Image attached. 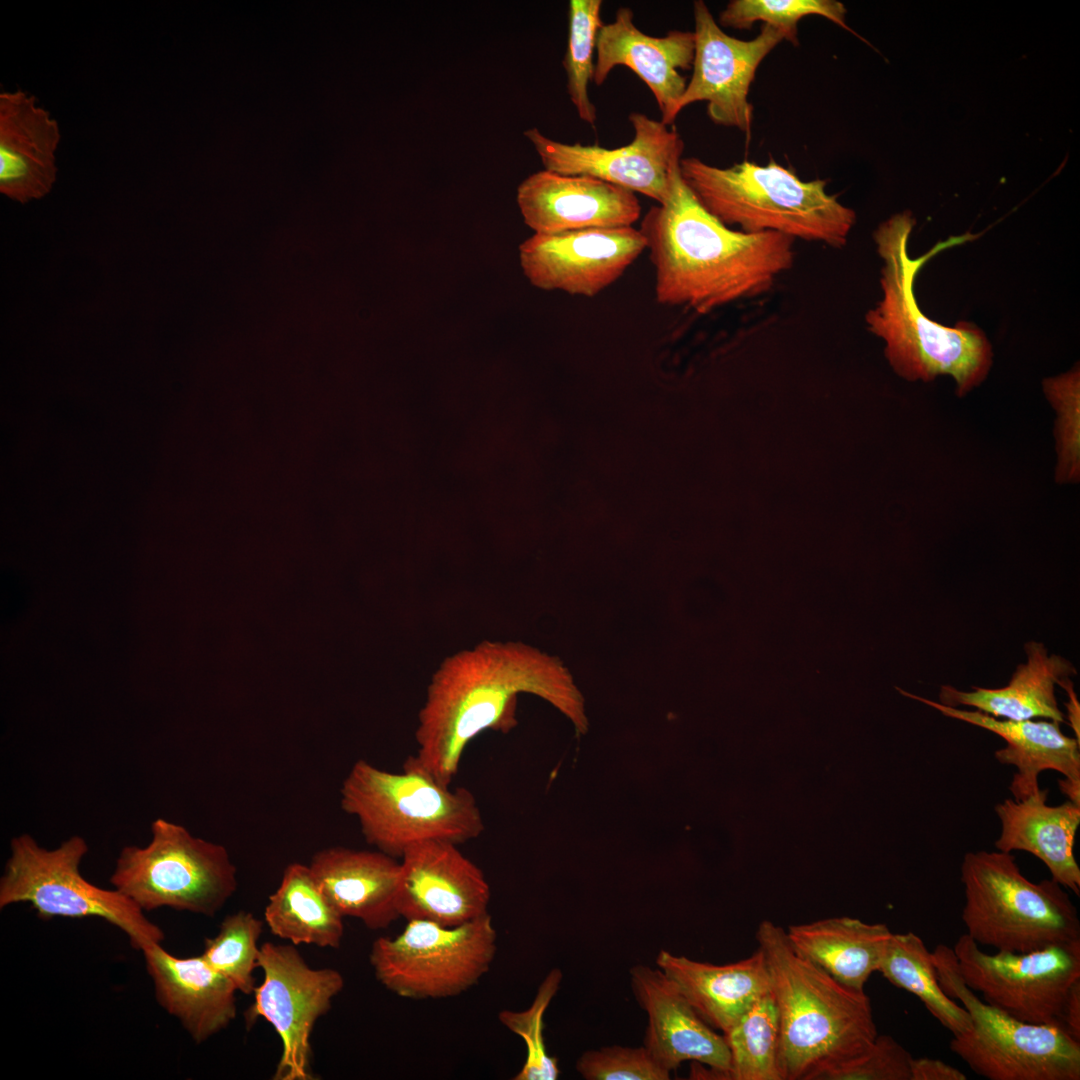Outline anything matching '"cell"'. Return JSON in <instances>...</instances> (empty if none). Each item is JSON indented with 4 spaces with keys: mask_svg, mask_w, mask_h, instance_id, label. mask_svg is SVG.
<instances>
[{
    "mask_svg": "<svg viewBox=\"0 0 1080 1080\" xmlns=\"http://www.w3.org/2000/svg\"><path fill=\"white\" fill-rule=\"evenodd\" d=\"M576 1070L586 1080H668L671 1073L644 1046L621 1045L583 1052Z\"/></svg>",
    "mask_w": 1080,
    "mask_h": 1080,
    "instance_id": "cell-37",
    "label": "cell"
},
{
    "mask_svg": "<svg viewBox=\"0 0 1080 1080\" xmlns=\"http://www.w3.org/2000/svg\"><path fill=\"white\" fill-rule=\"evenodd\" d=\"M263 925L255 915L241 910L227 915L217 934L204 941L203 958L243 994H253L256 988L254 971L258 968V940Z\"/></svg>",
    "mask_w": 1080,
    "mask_h": 1080,
    "instance_id": "cell-32",
    "label": "cell"
},
{
    "mask_svg": "<svg viewBox=\"0 0 1080 1080\" xmlns=\"http://www.w3.org/2000/svg\"><path fill=\"white\" fill-rule=\"evenodd\" d=\"M400 917L446 927L488 914L490 886L482 870L449 841L415 844L400 857Z\"/></svg>",
    "mask_w": 1080,
    "mask_h": 1080,
    "instance_id": "cell-17",
    "label": "cell"
},
{
    "mask_svg": "<svg viewBox=\"0 0 1080 1080\" xmlns=\"http://www.w3.org/2000/svg\"><path fill=\"white\" fill-rule=\"evenodd\" d=\"M340 794L367 843L394 858L425 841L468 842L485 827L471 791L441 785L410 757L400 773L356 761Z\"/></svg>",
    "mask_w": 1080,
    "mask_h": 1080,
    "instance_id": "cell-6",
    "label": "cell"
},
{
    "mask_svg": "<svg viewBox=\"0 0 1080 1080\" xmlns=\"http://www.w3.org/2000/svg\"><path fill=\"white\" fill-rule=\"evenodd\" d=\"M601 0H571L569 2L568 42L563 66L566 72L567 93L581 120L594 125L596 107L588 95L593 81L594 53L601 20Z\"/></svg>",
    "mask_w": 1080,
    "mask_h": 1080,
    "instance_id": "cell-33",
    "label": "cell"
},
{
    "mask_svg": "<svg viewBox=\"0 0 1080 1080\" xmlns=\"http://www.w3.org/2000/svg\"><path fill=\"white\" fill-rule=\"evenodd\" d=\"M943 991L971 1018L968 1030L953 1036L951 1051L989 1080H1079L1080 1042L1063 1029L1030 1024L989 1005L962 980L952 948L932 952Z\"/></svg>",
    "mask_w": 1080,
    "mask_h": 1080,
    "instance_id": "cell-10",
    "label": "cell"
},
{
    "mask_svg": "<svg viewBox=\"0 0 1080 1080\" xmlns=\"http://www.w3.org/2000/svg\"><path fill=\"white\" fill-rule=\"evenodd\" d=\"M1058 685L1061 686L1068 694L1069 701L1065 704L1068 712V720L1075 732V738L1080 741V705L1077 700L1076 693L1073 689V684L1069 678H1065L1061 680Z\"/></svg>",
    "mask_w": 1080,
    "mask_h": 1080,
    "instance_id": "cell-41",
    "label": "cell"
},
{
    "mask_svg": "<svg viewBox=\"0 0 1080 1080\" xmlns=\"http://www.w3.org/2000/svg\"><path fill=\"white\" fill-rule=\"evenodd\" d=\"M639 230L655 269L657 302L700 314L765 294L794 263V239L730 229L699 203L679 166L667 200L645 214Z\"/></svg>",
    "mask_w": 1080,
    "mask_h": 1080,
    "instance_id": "cell-2",
    "label": "cell"
},
{
    "mask_svg": "<svg viewBox=\"0 0 1080 1080\" xmlns=\"http://www.w3.org/2000/svg\"><path fill=\"white\" fill-rule=\"evenodd\" d=\"M912 1055L892 1036H876L858 1057L831 1067L816 1080H911Z\"/></svg>",
    "mask_w": 1080,
    "mask_h": 1080,
    "instance_id": "cell-38",
    "label": "cell"
},
{
    "mask_svg": "<svg viewBox=\"0 0 1080 1080\" xmlns=\"http://www.w3.org/2000/svg\"><path fill=\"white\" fill-rule=\"evenodd\" d=\"M258 968L264 978L244 1015L248 1026L264 1018L281 1039L273 1079L312 1080V1031L342 991L344 978L332 968L310 967L293 945L272 942L260 947Z\"/></svg>",
    "mask_w": 1080,
    "mask_h": 1080,
    "instance_id": "cell-13",
    "label": "cell"
},
{
    "mask_svg": "<svg viewBox=\"0 0 1080 1080\" xmlns=\"http://www.w3.org/2000/svg\"><path fill=\"white\" fill-rule=\"evenodd\" d=\"M723 1035L731 1055L729 1080H782L779 1017L771 990Z\"/></svg>",
    "mask_w": 1080,
    "mask_h": 1080,
    "instance_id": "cell-31",
    "label": "cell"
},
{
    "mask_svg": "<svg viewBox=\"0 0 1080 1080\" xmlns=\"http://www.w3.org/2000/svg\"><path fill=\"white\" fill-rule=\"evenodd\" d=\"M878 972L894 986L918 997L953 1036L970 1028L969 1013L943 991L932 952L914 932L891 934Z\"/></svg>",
    "mask_w": 1080,
    "mask_h": 1080,
    "instance_id": "cell-30",
    "label": "cell"
},
{
    "mask_svg": "<svg viewBox=\"0 0 1080 1080\" xmlns=\"http://www.w3.org/2000/svg\"><path fill=\"white\" fill-rule=\"evenodd\" d=\"M681 177L699 203L721 223L745 233L777 232L832 247L846 244L855 212L827 193V181H804L770 160H744L728 168L681 158Z\"/></svg>",
    "mask_w": 1080,
    "mask_h": 1080,
    "instance_id": "cell-5",
    "label": "cell"
},
{
    "mask_svg": "<svg viewBox=\"0 0 1080 1080\" xmlns=\"http://www.w3.org/2000/svg\"><path fill=\"white\" fill-rule=\"evenodd\" d=\"M1044 393L1057 412L1055 425L1058 464L1056 481L1076 483L1080 478V374L1079 368L1043 381Z\"/></svg>",
    "mask_w": 1080,
    "mask_h": 1080,
    "instance_id": "cell-36",
    "label": "cell"
},
{
    "mask_svg": "<svg viewBox=\"0 0 1080 1080\" xmlns=\"http://www.w3.org/2000/svg\"><path fill=\"white\" fill-rule=\"evenodd\" d=\"M656 965L675 983L698 1015L723 1034L771 990L766 960L759 947L751 956L724 965L692 960L662 949L656 956Z\"/></svg>",
    "mask_w": 1080,
    "mask_h": 1080,
    "instance_id": "cell-25",
    "label": "cell"
},
{
    "mask_svg": "<svg viewBox=\"0 0 1080 1080\" xmlns=\"http://www.w3.org/2000/svg\"><path fill=\"white\" fill-rule=\"evenodd\" d=\"M155 999L196 1044L226 1029L237 1014L236 988L202 955L180 958L155 943L141 950Z\"/></svg>",
    "mask_w": 1080,
    "mask_h": 1080,
    "instance_id": "cell-22",
    "label": "cell"
},
{
    "mask_svg": "<svg viewBox=\"0 0 1080 1080\" xmlns=\"http://www.w3.org/2000/svg\"><path fill=\"white\" fill-rule=\"evenodd\" d=\"M793 949L848 988L864 991L878 971L892 934L885 923L833 917L790 925L785 930Z\"/></svg>",
    "mask_w": 1080,
    "mask_h": 1080,
    "instance_id": "cell-28",
    "label": "cell"
},
{
    "mask_svg": "<svg viewBox=\"0 0 1080 1080\" xmlns=\"http://www.w3.org/2000/svg\"><path fill=\"white\" fill-rule=\"evenodd\" d=\"M966 1075L959 1069L942 1060L928 1057L913 1058L911 1062V1080H966Z\"/></svg>",
    "mask_w": 1080,
    "mask_h": 1080,
    "instance_id": "cell-39",
    "label": "cell"
},
{
    "mask_svg": "<svg viewBox=\"0 0 1080 1080\" xmlns=\"http://www.w3.org/2000/svg\"><path fill=\"white\" fill-rule=\"evenodd\" d=\"M1047 796L1048 791L1040 789L1026 799H1005L996 804L1001 831L994 846L1007 853H1031L1045 864L1051 879L1079 896L1080 868L1073 847L1080 805L1068 800L1050 806Z\"/></svg>",
    "mask_w": 1080,
    "mask_h": 1080,
    "instance_id": "cell-26",
    "label": "cell"
},
{
    "mask_svg": "<svg viewBox=\"0 0 1080 1080\" xmlns=\"http://www.w3.org/2000/svg\"><path fill=\"white\" fill-rule=\"evenodd\" d=\"M1024 649L1027 661L1017 666L1006 686L962 691L943 685L939 703L950 707L971 706L996 718H1043L1064 723L1065 715L1058 706L1055 689L1061 680L1076 674L1075 668L1062 656L1049 655L1040 642H1027Z\"/></svg>",
    "mask_w": 1080,
    "mask_h": 1080,
    "instance_id": "cell-27",
    "label": "cell"
},
{
    "mask_svg": "<svg viewBox=\"0 0 1080 1080\" xmlns=\"http://www.w3.org/2000/svg\"><path fill=\"white\" fill-rule=\"evenodd\" d=\"M693 13V73L677 104L676 116L686 106L706 101L712 122L749 136L753 119L750 86L760 63L786 35L763 24L754 39L740 40L722 30L704 1L694 2Z\"/></svg>",
    "mask_w": 1080,
    "mask_h": 1080,
    "instance_id": "cell-15",
    "label": "cell"
},
{
    "mask_svg": "<svg viewBox=\"0 0 1080 1080\" xmlns=\"http://www.w3.org/2000/svg\"><path fill=\"white\" fill-rule=\"evenodd\" d=\"M952 950L962 980L981 993L984 1002L1022 1022L1061 1028L1066 996L1080 979V941L1027 953L988 954L963 934Z\"/></svg>",
    "mask_w": 1080,
    "mask_h": 1080,
    "instance_id": "cell-12",
    "label": "cell"
},
{
    "mask_svg": "<svg viewBox=\"0 0 1080 1080\" xmlns=\"http://www.w3.org/2000/svg\"><path fill=\"white\" fill-rule=\"evenodd\" d=\"M846 13L845 5L836 0H732L720 12L718 20L723 27L739 30L750 29L760 21L782 30L786 40L797 45V24L808 15L825 17L860 37L847 25Z\"/></svg>",
    "mask_w": 1080,
    "mask_h": 1080,
    "instance_id": "cell-34",
    "label": "cell"
},
{
    "mask_svg": "<svg viewBox=\"0 0 1080 1080\" xmlns=\"http://www.w3.org/2000/svg\"><path fill=\"white\" fill-rule=\"evenodd\" d=\"M520 693L542 698L578 733L586 731L584 698L558 657L522 642L484 640L446 657L431 676L409 757L449 787L474 738L517 725Z\"/></svg>",
    "mask_w": 1080,
    "mask_h": 1080,
    "instance_id": "cell-1",
    "label": "cell"
},
{
    "mask_svg": "<svg viewBox=\"0 0 1080 1080\" xmlns=\"http://www.w3.org/2000/svg\"><path fill=\"white\" fill-rule=\"evenodd\" d=\"M343 916L315 880L309 865L292 863L270 895L264 919L271 933L293 945L337 949L344 935Z\"/></svg>",
    "mask_w": 1080,
    "mask_h": 1080,
    "instance_id": "cell-29",
    "label": "cell"
},
{
    "mask_svg": "<svg viewBox=\"0 0 1080 1080\" xmlns=\"http://www.w3.org/2000/svg\"><path fill=\"white\" fill-rule=\"evenodd\" d=\"M633 140L618 148L567 144L539 129L524 132L545 170L562 175L589 176L664 203L679 166L684 143L676 128L639 112L629 115Z\"/></svg>",
    "mask_w": 1080,
    "mask_h": 1080,
    "instance_id": "cell-14",
    "label": "cell"
},
{
    "mask_svg": "<svg viewBox=\"0 0 1080 1080\" xmlns=\"http://www.w3.org/2000/svg\"><path fill=\"white\" fill-rule=\"evenodd\" d=\"M22 89L0 93V192L25 204L46 196L57 176L59 123Z\"/></svg>",
    "mask_w": 1080,
    "mask_h": 1080,
    "instance_id": "cell-23",
    "label": "cell"
},
{
    "mask_svg": "<svg viewBox=\"0 0 1080 1080\" xmlns=\"http://www.w3.org/2000/svg\"><path fill=\"white\" fill-rule=\"evenodd\" d=\"M145 847L121 849L110 883L142 911L171 908L215 916L237 890L227 849L184 826L157 818Z\"/></svg>",
    "mask_w": 1080,
    "mask_h": 1080,
    "instance_id": "cell-9",
    "label": "cell"
},
{
    "mask_svg": "<svg viewBox=\"0 0 1080 1080\" xmlns=\"http://www.w3.org/2000/svg\"><path fill=\"white\" fill-rule=\"evenodd\" d=\"M309 867L324 895L343 917L359 919L373 930L386 928L400 918V861L396 858L379 850L338 846L318 851Z\"/></svg>",
    "mask_w": 1080,
    "mask_h": 1080,
    "instance_id": "cell-24",
    "label": "cell"
},
{
    "mask_svg": "<svg viewBox=\"0 0 1080 1080\" xmlns=\"http://www.w3.org/2000/svg\"><path fill=\"white\" fill-rule=\"evenodd\" d=\"M914 225L915 219L906 211L893 215L874 232L877 252L883 260L882 298L865 320L868 330L885 341V356L899 376L929 382L938 375H950L956 382V394L962 397L988 375L991 345L972 323L960 321L947 327L930 320L918 306L913 285L930 258L978 235L967 232L952 236L912 259L908 241Z\"/></svg>",
    "mask_w": 1080,
    "mask_h": 1080,
    "instance_id": "cell-3",
    "label": "cell"
},
{
    "mask_svg": "<svg viewBox=\"0 0 1080 1080\" xmlns=\"http://www.w3.org/2000/svg\"><path fill=\"white\" fill-rule=\"evenodd\" d=\"M562 972L552 969L541 982L531 1005L523 1011L502 1010L499 1021L518 1035L526 1046V1059L514 1080H556L560 1075L557 1058L550 1056L544 1041V1014L558 992Z\"/></svg>",
    "mask_w": 1080,
    "mask_h": 1080,
    "instance_id": "cell-35",
    "label": "cell"
},
{
    "mask_svg": "<svg viewBox=\"0 0 1080 1080\" xmlns=\"http://www.w3.org/2000/svg\"><path fill=\"white\" fill-rule=\"evenodd\" d=\"M904 696L917 700L938 710L946 717L957 719L1000 736L1004 748L995 751L997 761L1013 765L1016 773L1010 784L1014 800H1023L1036 794L1040 788L1039 774L1054 770L1063 775L1059 788L1069 801L1080 805V741L1065 735L1057 721H1034L999 719L978 710H964L943 705L901 688Z\"/></svg>",
    "mask_w": 1080,
    "mask_h": 1080,
    "instance_id": "cell-19",
    "label": "cell"
},
{
    "mask_svg": "<svg viewBox=\"0 0 1080 1080\" xmlns=\"http://www.w3.org/2000/svg\"><path fill=\"white\" fill-rule=\"evenodd\" d=\"M646 249L634 227L534 234L519 246L522 271L542 290L594 297L618 280Z\"/></svg>",
    "mask_w": 1080,
    "mask_h": 1080,
    "instance_id": "cell-16",
    "label": "cell"
},
{
    "mask_svg": "<svg viewBox=\"0 0 1080 1080\" xmlns=\"http://www.w3.org/2000/svg\"><path fill=\"white\" fill-rule=\"evenodd\" d=\"M1061 1028L1074 1040L1080 1042V979L1069 989L1062 1014Z\"/></svg>",
    "mask_w": 1080,
    "mask_h": 1080,
    "instance_id": "cell-40",
    "label": "cell"
},
{
    "mask_svg": "<svg viewBox=\"0 0 1080 1080\" xmlns=\"http://www.w3.org/2000/svg\"><path fill=\"white\" fill-rule=\"evenodd\" d=\"M516 200L525 224L536 234L631 227L641 214L640 203L629 190L545 169L521 182Z\"/></svg>",
    "mask_w": 1080,
    "mask_h": 1080,
    "instance_id": "cell-20",
    "label": "cell"
},
{
    "mask_svg": "<svg viewBox=\"0 0 1080 1080\" xmlns=\"http://www.w3.org/2000/svg\"><path fill=\"white\" fill-rule=\"evenodd\" d=\"M779 1017L782 1080H816L864 1053L877 1036L870 999L798 954L785 930L762 921L756 932Z\"/></svg>",
    "mask_w": 1080,
    "mask_h": 1080,
    "instance_id": "cell-4",
    "label": "cell"
},
{
    "mask_svg": "<svg viewBox=\"0 0 1080 1080\" xmlns=\"http://www.w3.org/2000/svg\"><path fill=\"white\" fill-rule=\"evenodd\" d=\"M89 848L73 835L54 849L41 847L30 834L10 841V854L0 877V909L27 903L42 919L105 920L120 929L132 948L161 943L163 930L116 889H104L82 876L80 864Z\"/></svg>",
    "mask_w": 1080,
    "mask_h": 1080,
    "instance_id": "cell-8",
    "label": "cell"
},
{
    "mask_svg": "<svg viewBox=\"0 0 1080 1080\" xmlns=\"http://www.w3.org/2000/svg\"><path fill=\"white\" fill-rule=\"evenodd\" d=\"M960 870L961 918L978 945L1027 953L1080 941L1077 908L1065 888L1053 879L1030 881L1012 853L967 852Z\"/></svg>",
    "mask_w": 1080,
    "mask_h": 1080,
    "instance_id": "cell-7",
    "label": "cell"
},
{
    "mask_svg": "<svg viewBox=\"0 0 1080 1080\" xmlns=\"http://www.w3.org/2000/svg\"><path fill=\"white\" fill-rule=\"evenodd\" d=\"M631 989L647 1014L643 1046L668 1071L685 1061L698 1062L729 1080L731 1055L719 1035L695 1011L675 983L658 967L636 964L629 972Z\"/></svg>",
    "mask_w": 1080,
    "mask_h": 1080,
    "instance_id": "cell-18",
    "label": "cell"
},
{
    "mask_svg": "<svg viewBox=\"0 0 1080 1080\" xmlns=\"http://www.w3.org/2000/svg\"><path fill=\"white\" fill-rule=\"evenodd\" d=\"M497 951L490 914L446 927L410 920L395 937H379L369 960L377 980L394 994L410 999L458 996L489 971Z\"/></svg>",
    "mask_w": 1080,
    "mask_h": 1080,
    "instance_id": "cell-11",
    "label": "cell"
},
{
    "mask_svg": "<svg viewBox=\"0 0 1080 1080\" xmlns=\"http://www.w3.org/2000/svg\"><path fill=\"white\" fill-rule=\"evenodd\" d=\"M633 18L631 9L621 7L614 20L599 29L593 82L602 85L616 66L629 68L654 95L661 122L671 125L687 85L680 70L692 68L694 34L671 30L665 36L654 37L639 30Z\"/></svg>",
    "mask_w": 1080,
    "mask_h": 1080,
    "instance_id": "cell-21",
    "label": "cell"
}]
</instances>
